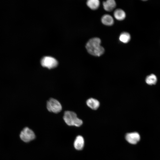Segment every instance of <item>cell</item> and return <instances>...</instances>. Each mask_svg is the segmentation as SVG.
<instances>
[{
  "mask_svg": "<svg viewBox=\"0 0 160 160\" xmlns=\"http://www.w3.org/2000/svg\"><path fill=\"white\" fill-rule=\"evenodd\" d=\"M87 4L91 9L96 10L99 7L100 2L98 0H89L87 1Z\"/></svg>",
  "mask_w": 160,
  "mask_h": 160,
  "instance_id": "12",
  "label": "cell"
},
{
  "mask_svg": "<svg viewBox=\"0 0 160 160\" xmlns=\"http://www.w3.org/2000/svg\"><path fill=\"white\" fill-rule=\"evenodd\" d=\"M113 15L115 18L118 20H124L126 16L124 11L120 9H117L114 11Z\"/></svg>",
  "mask_w": 160,
  "mask_h": 160,
  "instance_id": "11",
  "label": "cell"
},
{
  "mask_svg": "<svg viewBox=\"0 0 160 160\" xmlns=\"http://www.w3.org/2000/svg\"><path fill=\"white\" fill-rule=\"evenodd\" d=\"M116 4L114 0H108L103 2L104 9L106 11L111 12L115 7Z\"/></svg>",
  "mask_w": 160,
  "mask_h": 160,
  "instance_id": "8",
  "label": "cell"
},
{
  "mask_svg": "<svg viewBox=\"0 0 160 160\" xmlns=\"http://www.w3.org/2000/svg\"><path fill=\"white\" fill-rule=\"evenodd\" d=\"M63 119L68 126L79 127L82 124V120L78 118L76 113L70 111H65L64 114Z\"/></svg>",
  "mask_w": 160,
  "mask_h": 160,
  "instance_id": "2",
  "label": "cell"
},
{
  "mask_svg": "<svg viewBox=\"0 0 160 160\" xmlns=\"http://www.w3.org/2000/svg\"><path fill=\"white\" fill-rule=\"evenodd\" d=\"M101 20L103 24L108 26L111 25L114 23L113 17L108 14L104 15L102 17Z\"/></svg>",
  "mask_w": 160,
  "mask_h": 160,
  "instance_id": "10",
  "label": "cell"
},
{
  "mask_svg": "<svg viewBox=\"0 0 160 160\" xmlns=\"http://www.w3.org/2000/svg\"><path fill=\"white\" fill-rule=\"evenodd\" d=\"M131 39L129 34L127 32H124L121 33L119 36V40L122 42L124 43H128Z\"/></svg>",
  "mask_w": 160,
  "mask_h": 160,
  "instance_id": "13",
  "label": "cell"
},
{
  "mask_svg": "<svg viewBox=\"0 0 160 160\" xmlns=\"http://www.w3.org/2000/svg\"><path fill=\"white\" fill-rule=\"evenodd\" d=\"M20 137L24 142H28L34 140L35 137V136L32 130L28 127H26L21 132Z\"/></svg>",
  "mask_w": 160,
  "mask_h": 160,
  "instance_id": "5",
  "label": "cell"
},
{
  "mask_svg": "<svg viewBox=\"0 0 160 160\" xmlns=\"http://www.w3.org/2000/svg\"><path fill=\"white\" fill-rule=\"evenodd\" d=\"M73 145L76 149L78 150H82L84 145V140L83 137L81 135L78 136L75 140Z\"/></svg>",
  "mask_w": 160,
  "mask_h": 160,
  "instance_id": "7",
  "label": "cell"
},
{
  "mask_svg": "<svg viewBox=\"0 0 160 160\" xmlns=\"http://www.w3.org/2000/svg\"><path fill=\"white\" fill-rule=\"evenodd\" d=\"M125 138L126 140L130 144H135L140 140V136L137 132H133L127 134Z\"/></svg>",
  "mask_w": 160,
  "mask_h": 160,
  "instance_id": "6",
  "label": "cell"
},
{
  "mask_svg": "<svg viewBox=\"0 0 160 160\" xmlns=\"http://www.w3.org/2000/svg\"><path fill=\"white\" fill-rule=\"evenodd\" d=\"M157 81V77L154 74H151L147 76L145 79L146 83L150 85L155 84Z\"/></svg>",
  "mask_w": 160,
  "mask_h": 160,
  "instance_id": "14",
  "label": "cell"
},
{
  "mask_svg": "<svg viewBox=\"0 0 160 160\" xmlns=\"http://www.w3.org/2000/svg\"><path fill=\"white\" fill-rule=\"evenodd\" d=\"M101 41L98 38L89 39L86 44V49L90 54L95 56H100L104 52V49L101 45Z\"/></svg>",
  "mask_w": 160,
  "mask_h": 160,
  "instance_id": "1",
  "label": "cell"
},
{
  "mask_svg": "<svg viewBox=\"0 0 160 160\" xmlns=\"http://www.w3.org/2000/svg\"><path fill=\"white\" fill-rule=\"evenodd\" d=\"M41 65L44 67L50 69L54 68L58 65L57 60L50 56H45L43 57L41 60Z\"/></svg>",
  "mask_w": 160,
  "mask_h": 160,
  "instance_id": "4",
  "label": "cell"
},
{
  "mask_svg": "<svg viewBox=\"0 0 160 160\" xmlns=\"http://www.w3.org/2000/svg\"><path fill=\"white\" fill-rule=\"evenodd\" d=\"M47 107L48 111L55 113L60 112L62 109L60 103L57 100L53 98H50L47 101Z\"/></svg>",
  "mask_w": 160,
  "mask_h": 160,
  "instance_id": "3",
  "label": "cell"
},
{
  "mask_svg": "<svg viewBox=\"0 0 160 160\" xmlns=\"http://www.w3.org/2000/svg\"><path fill=\"white\" fill-rule=\"evenodd\" d=\"M86 104L89 107L94 110L97 109L100 105L99 102L97 100L92 98L88 99Z\"/></svg>",
  "mask_w": 160,
  "mask_h": 160,
  "instance_id": "9",
  "label": "cell"
}]
</instances>
